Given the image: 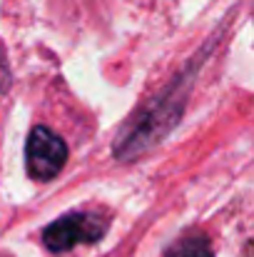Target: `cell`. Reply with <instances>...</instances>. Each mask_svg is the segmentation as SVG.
<instances>
[{"mask_svg":"<svg viewBox=\"0 0 254 257\" xmlns=\"http://www.w3.org/2000/svg\"><path fill=\"white\" fill-rule=\"evenodd\" d=\"M8 85H10V70H8V60L0 50V90H8Z\"/></svg>","mask_w":254,"mask_h":257,"instance_id":"5","label":"cell"},{"mask_svg":"<svg viewBox=\"0 0 254 257\" xmlns=\"http://www.w3.org/2000/svg\"><path fill=\"white\" fill-rule=\"evenodd\" d=\"M194 68H187L172 80L147 107H142L117 135L112 143V153L120 160H132L140 158L145 150L157 145L169 130L177 125L182 110H184V95L189 90V78Z\"/></svg>","mask_w":254,"mask_h":257,"instance_id":"1","label":"cell"},{"mask_svg":"<svg viewBox=\"0 0 254 257\" xmlns=\"http://www.w3.org/2000/svg\"><path fill=\"white\" fill-rule=\"evenodd\" d=\"M68 163V145L60 135L48 130L45 125H35L28 135L25 145V165L28 175L38 182L53 180Z\"/></svg>","mask_w":254,"mask_h":257,"instance_id":"3","label":"cell"},{"mask_svg":"<svg viewBox=\"0 0 254 257\" xmlns=\"http://www.w3.org/2000/svg\"><path fill=\"white\" fill-rule=\"evenodd\" d=\"M165 257H214V252H212L207 237H202V235H187V237L177 240L167 250Z\"/></svg>","mask_w":254,"mask_h":257,"instance_id":"4","label":"cell"},{"mask_svg":"<svg viewBox=\"0 0 254 257\" xmlns=\"http://www.w3.org/2000/svg\"><path fill=\"white\" fill-rule=\"evenodd\" d=\"M105 230L107 225L102 217L92 212H70L43 230V242L50 252L60 255L73 250L75 245H95L97 240H102Z\"/></svg>","mask_w":254,"mask_h":257,"instance_id":"2","label":"cell"}]
</instances>
